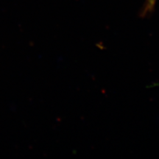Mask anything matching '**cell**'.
Wrapping results in <instances>:
<instances>
[{"instance_id": "obj_1", "label": "cell", "mask_w": 159, "mask_h": 159, "mask_svg": "<svg viewBox=\"0 0 159 159\" xmlns=\"http://www.w3.org/2000/svg\"><path fill=\"white\" fill-rule=\"evenodd\" d=\"M157 0H145V3L142 11L143 16L148 15L149 13H152L154 11L155 6H156Z\"/></svg>"}]
</instances>
